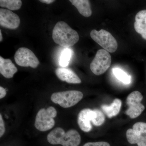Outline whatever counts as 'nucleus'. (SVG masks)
Listing matches in <instances>:
<instances>
[{"label":"nucleus","mask_w":146,"mask_h":146,"mask_svg":"<svg viewBox=\"0 0 146 146\" xmlns=\"http://www.w3.org/2000/svg\"><path fill=\"white\" fill-rule=\"evenodd\" d=\"M21 20L19 16L11 11L0 9V25L5 28L15 29L20 25Z\"/></svg>","instance_id":"10"},{"label":"nucleus","mask_w":146,"mask_h":146,"mask_svg":"<svg viewBox=\"0 0 146 146\" xmlns=\"http://www.w3.org/2000/svg\"><path fill=\"white\" fill-rule=\"evenodd\" d=\"M6 95V91L4 88L2 86L0 87V98L2 99Z\"/></svg>","instance_id":"23"},{"label":"nucleus","mask_w":146,"mask_h":146,"mask_svg":"<svg viewBox=\"0 0 146 146\" xmlns=\"http://www.w3.org/2000/svg\"><path fill=\"white\" fill-rule=\"evenodd\" d=\"M83 146H110V145L106 142H90L84 144Z\"/></svg>","instance_id":"21"},{"label":"nucleus","mask_w":146,"mask_h":146,"mask_svg":"<svg viewBox=\"0 0 146 146\" xmlns=\"http://www.w3.org/2000/svg\"><path fill=\"white\" fill-rule=\"evenodd\" d=\"M5 132V123L3 120L1 114L0 115V137L2 136L4 134Z\"/></svg>","instance_id":"22"},{"label":"nucleus","mask_w":146,"mask_h":146,"mask_svg":"<svg viewBox=\"0 0 146 146\" xmlns=\"http://www.w3.org/2000/svg\"><path fill=\"white\" fill-rule=\"evenodd\" d=\"M83 97V94L80 91L70 90L54 93L51 100L53 102L59 104L62 107L68 108L76 104Z\"/></svg>","instance_id":"3"},{"label":"nucleus","mask_w":146,"mask_h":146,"mask_svg":"<svg viewBox=\"0 0 146 146\" xmlns=\"http://www.w3.org/2000/svg\"><path fill=\"white\" fill-rule=\"evenodd\" d=\"M39 1L47 4H50L53 3L55 1H53V0H40Z\"/></svg>","instance_id":"24"},{"label":"nucleus","mask_w":146,"mask_h":146,"mask_svg":"<svg viewBox=\"0 0 146 146\" xmlns=\"http://www.w3.org/2000/svg\"><path fill=\"white\" fill-rule=\"evenodd\" d=\"M3 37L2 35L1 31V30H0V42H1L2 41Z\"/></svg>","instance_id":"25"},{"label":"nucleus","mask_w":146,"mask_h":146,"mask_svg":"<svg viewBox=\"0 0 146 146\" xmlns=\"http://www.w3.org/2000/svg\"><path fill=\"white\" fill-rule=\"evenodd\" d=\"M56 115L57 112L52 106H50L46 109H40L36 114L35 126L40 131L50 130L54 126L55 121L54 118Z\"/></svg>","instance_id":"4"},{"label":"nucleus","mask_w":146,"mask_h":146,"mask_svg":"<svg viewBox=\"0 0 146 146\" xmlns=\"http://www.w3.org/2000/svg\"><path fill=\"white\" fill-rule=\"evenodd\" d=\"M52 39L57 44L67 48L76 44L79 39V36L77 32L71 28L65 22L59 21L54 27Z\"/></svg>","instance_id":"1"},{"label":"nucleus","mask_w":146,"mask_h":146,"mask_svg":"<svg viewBox=\"0 0 146 146\" xmlns=\"http://www.w3.org/2000/svg\"><path fill=\"white\" fill-rule=\"evenodd\" d=\"M47 138L50 144L63 146H78L81 141V137L77 131L70 129L65 132L60 127L56 128L52 131Z\"/></svg>","instance_id":"2"},{"label":"nucleus","mask_w":146,"mask_h":146,"mask_svg":"<svg viewBox=\"0 0 146 146\" xmlns=\"http://www.w3.org/2000/svg\"><path fill=\"white\" fill-rule=\"evenodd\" d=\"M134 27L136 32L146 40V10L141 11L136 14Z\"/></svg>","instance_id":"14"},{"label":"nucleus","mask_w":146,"mask_h":146,"mask_svg":"<svg viewBox=\"0 0 146 146\" xmlns=\"http://www.w3.org/2000/svg\"><path fill=\"white\" fill-rule=\"evenodd\" d=\"M90 36L95 42L108 52L113 53L117 50L118 48L117 40L107 31L101 29L97 31L93 30L90 33Z\"/></svg>","instance_id":"5"},{"label":"nucleus","mask_w":146,"mask_h":146,"mask_svg":"<svg viewBox=\"0 0 146 146\" xmlns=\"http://www.w3.org/2000/svg\"><path fill=\"white\" fill-rule=\"evenodd\" d=\"M72 51L71 49L66 48L65 49L60 55L59 63L60 66L65 68L68 66L72 57Z\"/></svg>","instance_id":"19"},{"label":"nucleus","mask_w":146,"mask_h":146,"mask_svg":"<svg viewBox=\"0 0 146 146\" xmlns=\"http://www.w3.org/2000/svg\"><path fill=\"white\" fill-rule=\"evenodd\" d=\"M70 1L77 8L79 12L85 17L92 14L90 1L88 0H70Z\"/></svg>","instance_id":"15"},{"label":"nucleus","mask_w":146,"mask_h":146,"mask_svg":"<svg viewBox=\"0 0 146 146\" xmlns=\"http://www.w3.org/2000/svg\"><path fill=\"white\" fill-rule=\"evenodd\" d=\"M121 101L119 99H115L110 106L103 105L102 109L106 114L108 118H111L117 116L119 114L121 107Z\"/></svg>","instance_id":"16"},{"label":"nucleus","mask_w":146,"mask_h":146,"mask_svg":"<svg viewBox=\"0 0 146 146\" xmlns=\"http://www.w3.org/2000/svg\"><path fill=\"white\" fill-rule=\"evenodd\" d=\"M126 137L129 143L146 146V123L137 122L134 124L132 129L127 131Z\"/></svg>","instance_id":"9"},{"label":"nucleus","mask_w":146,"mask_h":146,"mask_svg":"<svg viewBox=\"0 0 146 146\" xmlns=\"http://www.w3.org/2000/svg\"><path fill=\"white\" fill-rule=\"evenodd\" d=\"M94 110L89 108L82 110L79 112L78 118V123L82 130L84 132H88L92 129L91 121H92L94 119Z\"/></svg>","instance_id":"11"},{"label":"nucleus","mask_w":146,"mask_h":146,"mask_svg":"<svg viewBox=\"0 0 146 146\" xmlns=\"http://www.w3.org/2000/svg\"><path fill=\"white\" fill-rule=\"evenodd\" d=\"M18 69L9 59L0 56V73L7 78H12Z\"/></svg>","instance_id":"13"},{"label":"nucleus","mask_w":146,"mask_h":146,"mask_svg":"<svg viewBox=\"0 0 146 146\" xmlns=\"http://www.w3.org/2000/svg\"><path fill=\"white\" fill-rule=\"evenodd\" d=\"M94 111L95 112V115L92 122L94 125L99 126L104 122L105 117L104 114L98 109L94 110Z\"/></svg>","instance_id":"20"},{"label":"nucleus","mask_w":146,"mask_h":146,"mask_svg":"<svg viewBox=\"0 0 146 146\" xmlns=\"http://www.w3.org/2000/svg\"><path fill=\"white\" fill-rule=\"evenodd\" d=\"M16 64L21 67H30L36 68L39 61L32 51L27 48L22 47L18 49L14 55Z\"/></svg>","instance_id":"8"},{"label":"nucleus","mask_w":146,"mask_h":146,"mask_svg":"<svg viewBox=\"0 0 146 146\" xmlns=\"http://www.w3.org/2000/svg\"><path fill=\"white\" fill-rule=\"evenodd\" d=\"M111 62L112 58L109 52L104 49H100L90 64V69L95 75H100L110 68Z\"/></svg>","instance_id":"6"},{"label":"nucleus","mask_w":146,"mask_h":146,"mask_svg":"<svg viewBox=\"0 0 146 146\" xmlns=\"http://www.w3.org/2000/svg\"><path fill=\"white\" fill-rule=\"evenodd\" d=\"M22 2L21 0H1L0 6L5 7L11 10H17L22 6Z\"/></svg>","instance_id":"18"},{"label":"nucleus","mask_w":146,"mask_h":146,"mask_svg":"<svg viewBox=\"0 0 146 146\" xmlns=\"http://www.w3.org/2000/svg\"><path fill=\"white\" fill-rule=\"evenodd\" d=\"M112 72L115 77L123 83L129 84L131 82V76L120 68H113Z\"/></svg>","instance_id":"17"},{"label":"nucleus","mask_w":146,"mask_h":146,"mask_svg":"<svg viewBox=\"0 0 146 146\" xmlns=\"http://www.w3.org/2000/svg\"><path fill=\"white\" fill-rule=\"evenodd\" d=\"M55 73L57 77L62 81L72 84H80L81 82L80 79L71 69L58 68L56 70Z\"/></svg>","instance_id":"12"},{"label":"nucleus","mask_w":146,"mask_h":146,"mask_svg":"<svg viewBox=\"0 0 146 146\" xmlns=\"http://www.w3.org/2000/svg\"><path fill=\"white\" fill-rule=\"evenodd\" d=\"M143 96L140 92L134 91L128 96L126 104L128 108L125 111L126 115L131 119H135L141 115L145 110V106L141 103Z\"/></svg>","instance_id":"7"}]
</instances>
